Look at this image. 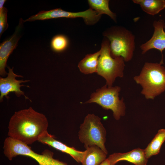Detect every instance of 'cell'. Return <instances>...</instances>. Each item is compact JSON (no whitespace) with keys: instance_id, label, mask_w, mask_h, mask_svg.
<instances>
[{"instance_id":"obj_11","label":"cell","mask_w":165,"mask_h":165,"mask_svg":"<svg viewBox=\"0 0 165 165\" xmlns=\"http://www.w3.org/2000/svg\"><path fill=\"white\" fill-rule=\"evenodd\" d=\"M154 31L151 38L140 46L142 53L144 54L152 49H156L161 53L165 49V22L163 19L155 20L153 24Z\"/></svg>"},{"instance_id":"obj_23","label":"cell","mask_w":165,"mask_h":165,"mask_svg":"<svg viewBox=\"0 0 165 165\" xmlns=\"http://www.w3.org/2000/svg\"><path fill=\"white\" fill-rule=\"evenodd\" d=\"M6 1V0H0V9L2 8L4 6L3 5L5 2Z\"/></svg>"},{"instance_id":"obj_7","label":"cell","mask_w":165,"mask_h":165,"mask_svg":"<svg viewBox=\"0 0 165 165\" xmlns=\"http://www.w3.org/2000/svg\"><path fill=\"white\" fill-rule=\"evenodd\" d=\"M3 148L4 154L10 160L18 155H23L33 158L39 165H42L53 155L52 152L48 150L42 154H38L28 145L9 137L4 141Z\"/></svg>"},{"instance_id":"obj_19","label":"cell","mask_w":165,"mask_h":165,"mask_svg":"<svg viewBox=\"0 0 165 165\" xmlns=\"http://www.w3.org/2000/svg\"><path fill=\"white\" fill-rule=\"evenodd\" d=\"M68 45V40L65 35H56L52 39L50 43L52 49L57 52H61L65 50Z\"/></svg>"},{"instance_id":"obj_4","label":"cell","mask_w":165,"mask_h":165,"mask_svg":"<svg viewBox=\"0 0 165 165\" xmlns=\"http://www.w3.org/2000/svg\"><path fill=\"white\" fill-rule=\"evenodd\" d=\"M100 50L97 73L106 80L108 86H112L116 78L123 77L124 61L121 57H112L109 41L106 38L102 42Z\"/></svg>"},{"instance_id":"obj_17","label":"cell","mask_w":165,"mask_h":165,"mask_svg":"<svg viewBox=\"0 0 165 165\" xmlns=\"http://www.w3.org/2000/svg\"><path fill=\"white\" fill-rule=\"evenodd\" d=\"M165 141V129H160L151 142L144 149L146 158L148 159L153 155L158 154Z\"/></svg>"},{"instance_id":"obj_16","label":"cell","mask_w":165,"mask_h":165,"mask_svg":"<svg viewBox=\"0 0 165 165\" xmlns=\"http://www.w3.org/2000/svg\"><path fill=\"white\" fill-rule=\"evenodd\" d=\"M139 5L142 10L148 14L154 15L165 8V0H133Z\"/></svg>"},{"instance_id":"obj_14","label":"cell","mask_w":165,"mask_h":165,"mask_svg":"<svg viewBox=\"0 0 165 165\" xmlns=\"http://www.w3.org/2000/svg\"><path fill=\"white\" fill-rule=\"evenodd\" d=\"M86 149L82 165H100L106 160L107 154L99 147L94 145Z\"/></svg>"},{"instance_id":"obj_22","label":"cell","mask_w":165,"mask_h":165,"mask_svg":"<svg viewBox=\"0 0 165 165\" xmlns=\"http://www.w3.org/2000/svg\"><path fill=\"white\" fill-rule=\"evenodd\" d=\"M100 165H111L108 158L106 159Z\"/></svg>"},{"instance_id":"obj_13","label":"cell","mask_w":165,"mask_h":165,"mask_svg":"<svg viewBox=\"0 0 165 165\" xmlns=\"http://www.w3.org/2000/svg\"><path fill=\"white\" fill-rule=\"evenodd\" d=\"M111 165H115L118 162L125 160L135 165H146L148 159L145 150L139 148L125 153H115L110 155L108 158Z\"/></svg>"},{"instance_id":"obj_1","label":"cell","mask_w":165,"mask_h":165,"mask_svg":"<svg viewBox=\"0 0 165 165\" xmlns=\"http://www.w3.org/2000/svg\"><path fill=\"white\" fill-rule=\"evenodd\" d=\"M48 126L45 115L30 107L15 112L9 123L8 135L28 145H31L47 131Z\"/></svg>"},{"instance_id":"obj_21","label":"cell","mask_w":165,"mask_h":165,"mask_svg":"<svg viewBox=\"0 0 165 165\" xmlns=\"http://www.w3.org/2000/svg\"><path fill=\"white\" fill-rule=\"evenodd\" d=\"M45 165H68V164L65 163L54 159L53 157Z\"/></svg>"},{"instance_id":"obj_18","label":"cell","mask_w":165,"mask_h":165,"mask_svg":"<svg viewBox=\"0 0 165 165\" xmlns=\"http://www.w3.org/2000/svg\"><path fill=\"white\" fill-rule=\"evenodd\" d=\"M108 0H89L88 1L90 8L101 15L105 14L109 16L115 21H116V16L109 7Z\"/></svg>"},{"instance_id":"obj_2","label":"cell","mask_w":165,"mask_h":165,"mask_svg":"<svg viewBox=\"0 0 165 165\" xmlns=\"http://www.w3.org/2000/svg\"><path fill=\"white\" fill-rule=\"evenodd\" d=\"M163 62H146L139 75L134 79L142 87L141 93L147 99H153L165 91V68Z\"/></svg>"},{"instance_id":"obj_24","label":"cell","mask_w":165,"mask_h":165,"mask_svg":"<svg viewBox=\"0 0 165 165\" xmlns=\"http://www.w3.org/2000/svg\"><path fill=\"white\" fill-rule=\"evenodd\" d=\"M164 29L165 30V26H164Z\"/></svg>"},{"instance_id":"obj_15","label":"cell","mask_w":165,"mask_h":165,"mask_svg":"<svg viewBox=\"0 0 165 165\" xmlns=\"http://www.w3.org/2000/svg\"><path fill=\"white\" fill-rule=\"evenodd\" d=\"M101 53L100 50L94 53L86 55L78 64L80 71L85 74L97 72Z\"/></svg>"},{"instance_id":"obj_8","label":"cell","mask_w":165,"mask_h":165,"mask_svg":"<svg viewBox=\"0 0 165 165\" xmlns=\"http://www.w3.org/2000/svg\"><path fill=\"white\" fill-rule=\"evenodd\" d=\"M101 16L97 12L90 8L85 11L78 12H69L57 8L50 10L41 11L30 16L24 21L44 20L61 17L68 18L82 17L86 24L92 25L99 21Z\"/></svg>"},{"instance_id":"obj_5","label":"cell","mask_w":165,"mask_h":165,"mask_svg":"<svg viewBox=\"0 0 165 165\" xmlns=\"http://www.w3.org/2000/svg\"><path fill=\"white\" fill-rule=\"evenodd\" d=\"M101 119L94 114H88L80 127L79 138L86 148L96 145L106 154L108 151L105 145L106 131L101 122Z\"/></svg>"},{"instance_id":"obj_12","label":"cell","mask_w":165,"mask_h":165,"mask_svg":"<svg viewBox=\"0 0 165 165\" xmlns=\"http://www.w3.org/2000/svg\"><path fill=\"white\" fill-rule=\"evenodd\" d=\"M44 144L48 145L56 149L70 155L77 162L82 163L85 151L78 150L72 147H70L61 142L56 140L53 136L50 134L48 131L43 133L38 141Z\"/></svg>"},{"instance_id":"obj_6","label":"cell","mask_w":165,"mask_h":165,"mask_svg":"<svg viewBox=\"0 0 165 165\" xmlns=\"http://www.w3.org/2000/svg\"><path fill=\"white\" fill-rule=\"evenodd\" d=\"M120 87L118 86H108L105 84L93 93L90 98L85 103H96L106 110L110 109L116 120L120 119L125 114V105L122 98L119 97Z\"/></svg>"},{"instance_id":"obj_10","label":"cell","mask_w":165,"mask_h":165,"mask_svg":"<svg viewBox=\"0 0 165 165\" xmlns=\"http://www.w3.org/2000/svg\"><path fill=\"white\" fill-rule=\"evenodd\" d=\"M9 72L6 78L1 77L0 78V100L2 102L3 97L5 96L8 99L9 98L7 95L10 93L14 92L18 97H20L23 95L26 99H29L24 94V92L20 90L22 86H25L21 85L22 83L26 82L28 80H17L16 79V77H22L21 75H18L15 74L13 71V68H11L8 67Z\"/></svg>"},{"instance_id":"obj_3","label":"cell","mask_w":165,"mask_h":165,"mask_svg":"<svg viewBox=\"0 0 165 165\" xmlns=\"http://www.w3.org/2000/svg\"><path fill=\"white\" fill-rule=\"evenodd\" d=\"M103 34L109 41L113 58L121 57L126 62L131 60L135 49V37L130 31L123 27L112 26Z\"/></svg>"},{"instance_id":"obj_20","label":"cell","mask_w":165,"mask_h":165,"mask_svg":"<svg viewBox=\"0 0 165 165\" xmlns=\"http://www.w3.org/2000/svg\"><path fill=\"white\" fill-rule=\"evenodd\" d=\"M7 9L4 7L0 9V36L7 29L9 25L7 22Z\"/></svg>"},{"instance_id":"obj_9","label":"cell","mask_w":165,"mask_h":165,"mask_svg":"<svg viewBox=\"0 0 165 165\" xmlns=\"http://www.w3.org/2000/svg\"><path fill=\"white\" fill-rule=\"evenodd\" d=\"M24 22V21L22 18L20 19L14 34L0 44V75L2 76H5L8 74L5 69L7 61L9 56L17 46L21 37Z\"/></svg>"}]
</instances>
